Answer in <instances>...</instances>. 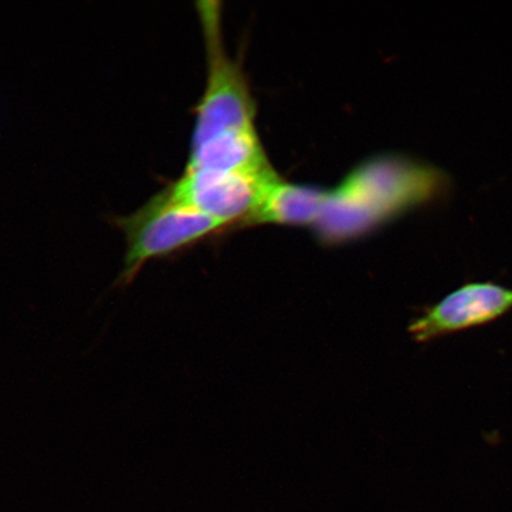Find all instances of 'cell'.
<instances>
[{"instance_id":"3957f363","label":"cell","mask_w":512,"mask_h":512,"mask_svg":"<svg viewBox=\"0 0 512 512\" xmlns=\"http://www.w3.org/2000/svg\"><path fill=\"white\" fill-rule=\"evenodd\" d=\"M197 11L206 42L208 75L206 91L194 110L191 144L230 131L252 130L256 114L246 76L223 46L220 3H197Z\"/></svg>"},{"instance_id":"7a4b0ae2","label":"cell","mask_w":512,"mask_h":512,"mask_svg":"<svg viewBox=\"0 0 512 512\" xmlns=\"http://www.w3.org/2000/svg\"><path fill=\"white\" fill-rule=\"evenodd\" d=\"M124 234V265L115 287H128L150 261L169 260L227 229L224 224L172 196L164 187L131 215L112 217Z\"/></svg>"},{"instance_id":"277c9868","label":"cell","mask_w":512,"mask_h":512,"mask_svg":"<svg viewBox=\"0 0 512 512\" xmlns=\"http://www.w3.org/2000/svg\"><path fill=\"white\" fill-rule=\"evenodd\" d=\"M279 178L273 168L251 172L185 171L166 183L176 200L200 210L226 226H243L262 196Z\"/></svg>"},{"instance_id":"8992f818","label":"cell","mask_w":512,"mask_h":512,"mask_svg":"<svg viewBox=\"0 0 512 512\" xmlns=\"http://www.w3.org/2000/svg\"><path fill=\"white\" fill-rule=\"evenodd\" d=\"M256 128L230 131L190 144L185 171L251 172L271 169Z\"/></svg>"},{"instance_id":"52a82bcc","label":"cell","mask_w":512,"mask_h":512,"mask_svg":"<svg viewBox=\"0 0 512 512\" xmlns=\"http://www.w3.org/2000/svg\"><path fill=\"white\" fill-rule=\"evenodd\" d=\"M328 191L310 185L292 184L280 177L267 188L259 206L243 226L278 224V226L315 227Z\"/></svg>"},{"instance_id":"5b68a950","label":"cell","mask_w":512,"mask_h":512,"mask_svg":"<svg viewBox=\"0 0 512 512\" xmlns=\"http://www.w3.org/2000/svg\"><path fill=\"white\" fill-rule=\"evenodd\" d=\"M512 309V290L490 283L467 284L414 320L409 332L416 342L488 324Z\"/></svg>"},{"instance_id":"6da1fadb","label":"cell","mask_w":512,"mask_h":512,"mask_svg":"<svg viewBox=\"0 0 512 512\" xmlns=\"http://www.w3.org/2000/svg\"><path fill=\"white\" fill-rule=\"evenodd\" d=\"M450 188L444 171L401 156H381L352 170L324 203L316 226L326 243L358 238L407 211L440 200Z\"/></svg>"}]
</instances>
